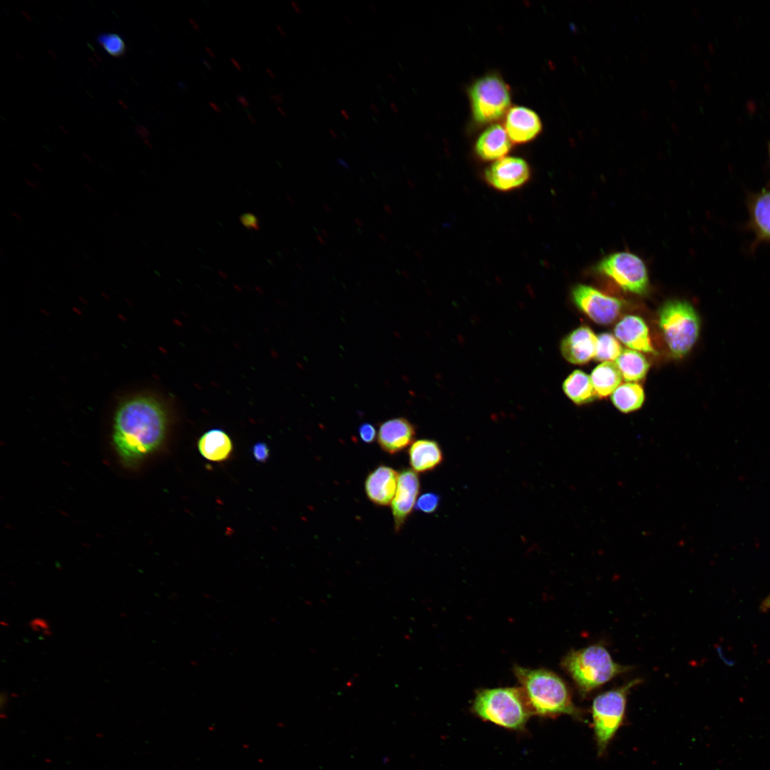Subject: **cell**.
<instances>
[{
  "mask_svg": "<svg viewBox=\"0 0 770 770\" xmlns=\"http://www.w3.org/2000/svg\"><path fill=\"white\" fill-rule=\"evenodd\" d=\"M167 415L163 404L149 395L123 401L115 410L112 440L123 463L135 465L156 451L164 441Z\"/></svg>",
  "mask_w": 770,
  "mask_h": 770,
  "instance_id": "obj_1",
  "label": "cell"
},
{
  "mask_svg": "<svg viewBox=\"0 0 770 770\" xmlns=\"http://www.w3.org/2000/svg\"><path fill=\"white\" fill-rule=\"evenodd\" d=\"M514 672L533 713L578 714L565 682L554 672L521 667H515Z\"/></svg>",
  "mask_w": 770,
  "mask_h": 770,
  "instance_id": "obj_2",
  "label": "cell"
},
{
  "mask_svg": "<svg viewBox=\"0 0 770 770\" xmlns=\"http://www.w3.org/2000/svg\"><path fill=\"white\" fill-rule=\"evenodd\" d=\"M473 709L481 719L511 729L523 728L533 713L521 687L481 689Z\"/></svg>",
  "mask_w": 770,
  "mask_h": 770,
  "instance_id": "obj_3",
  "label": "cell"
},
{
  "mask_svg": "<svg viewBox=\"0 0 770 770\" xmlns=\"http://www.w3.org/2000/svg\"><path fill=\"white\" fill-rule=\"evenodd\" d=\"M563 664L582 692L587 693L627 672L630 667L616 663L599 644L570 652Z\"/></svg>",
  "mask_w": 770,
  "mask_h": 770,
  "instance_id": "obj_4",
  "label": "cell"
},
{
  "mask_svg": "<svg viewBox=\"0 0 770 770\" xmlns=\"http://www.w3.org/2000/svg\"><path fill=\"white\" fill-rule=\"evenodd\" d=\"M659 326L674 356H684L694 345L700 331L699 317L687 302L673 299L664 303L659 312Z\"/></svg>",
  "mask_w": 770,
  "mask_h": 770,
  "instance_id": "obj_5",
  "label": "cell"
},
{
  "mask_svg": "<svg viewBox=\"0 0 770 770\" xmlns=\"http://www.w3.org/2000/svg\"><path fill=\"white\" fill-rule=\"evenodd\" d=\"M640 682V679L632 680L625 685L598 695L594 699V729L600 754L622 720L628 692Z\"/></svg>",
  "mask_w": 770,
  "mask_h": 770,
  "instance_id": "obj_6",
  "label": "cell"
},
{
  "mask_svg": "<svg viewBox=\"0 0 770 770\" xmlns=\"http://www.w3.org/2000/svg\"><path fill=\"white\" fill-rule=\"evenodd\" d=\"M469 93L473 117L480 123L500 118L510 102L508 86L495 75L478 79L470 88Z\"/></svg>",
  "mask_w": 770,
  "mask_h": 770,
  "instance_id": "obj_7",
  "label": "cell"
},
{
  "mask_svg": "<svg viewBox=\"0 0 770 770\" xmlns=\"http://www.w3.org/2000/svg\"><path fill=\"white\" fill-rule=\"evenodd\" d=\"M596 270L612 279L625 291L644 294L648 287V274L644 262L637 255L620 252L603 258Z\"/></svg>",
  "mask_w": 770,
  "mask_h": 770,
  "instance_id": "obj_8",
  "label": "cell"
},
{
  "mask_svg": "<svg viewBox=\"0 0 770 770\" xmlns=\"http://www.w3.org/2000/svg\"><path fill=\"white\" fill-rule=\"evenodd\" d=\"M571 294L575 305L600 324H608L615 321L623 305L620 299L585 284L575 286Z\"/></svg>",
  "mask_w": 770,
  "mask_h": 770,
  "instance_id": "obj_9",
  "label": "cell"
},
{
  "mask_svg": "<svg viewBox=\"0 0 770 770\" xmlns=\"http://www.w3.org/2000/svg\"><path fill=\"white\" fill-rule=\"evenodd\" d=\"M530 178L527 163L517 157H504L491 165L485 173L486 181L500 190H510L523 185Z\"/></svg>",
  "mask_w": 770,
  "mask_h": 770,
  "instance_id": "obj_10",
  "label": "cell"
},
{
  "mask_svg": "<svg viewBox=\"0 0 770 770\" xmlns=\"http://www.w3.org/2000/svg\"><path fill=\"white\" fill-rule=\"evenodd\" d=\"M420 491L419 478L415 471L404 468L399 473L397 489L391 502L394 530L399 532L415 508Z\"/></svg>",
  "mask_w": 770,
  "mask_h": 770,
  "instance_id": "obj_11",
  "label": "cell"
},
{
  "mask_svg": "<svg viewBox=\"0 0 770 770\" xmlns=\"http://www.w3.org/2000/svg\"><path fill=\"white\" fill-rule=\"evenodd\" d=\"M416 427L407 419L396 417L380 423L377 442L380 448L389 454H396L413 443Z\"/></svg>",
  "mask_w": 770,
  "mask_h": 770,
  "instance_id": "obj_12",
  "label": "cell"
},
{
  "mask_svg": "<svg viewBox=\"0 0 770 770\" xmlns=\"http://www.w3.org/2000/svg\"><path fill=\"white\" fill-rule=\"evenodd\" d=\"M399 473L386 465H379L366 476L364 488L369 500L378 506L391 504L399 481Z\"/></svg>",
  "mask_w": 770,
  "mask_h": 770,
  "instance_id": "obj_13",
  "label": "cell"
},
{
  "mask_svg": "<svg viewBox=\"0 0 770 770\" xmlns=\"http://www.w3.org/2000/svg\"><path fill=\"white\" fill-rule=\"evenodd\" d=\"M597 337L586 326H581L568 334L560 343V351L570 363L583 364L595 358Z\"/></svg>",
  "mask_w": 770,
  "mask_h": 770,
  "instance_id": "obj_14",
  "label": "cell"
},
{
  "mask_svg": "<svg viewBox=\"0 0 770 770\" xmlns=\"http://www.w3.org/2000/svg\"><path fill=\"white\" fill-rule=\"evenodd\" d=\"M505 127L510 140L520 143L532 140L539 133L541 122L533 111L516 106L509 110Z\"/></svg>",
  "mask_w": 770,
  "mask_h": 770,
  "instance_id": "obj_15",
  "label": "cell"
},
{
  "mask_svg": "<svg viewBox=\"0 0 770 770\" xmlns=\"http://www.w3.org/2000/svg\"><path fill=\"white\" fill-rule=\"evenodd\" d=\"M747 207L748 227L754 232L756 242H770V190L750 195Z\"/></svg>",
  "mask_w": 770,
  "mask_h": 770,
  "instance_id": "obj_16",
  "label": "cell"
},
{
  "mask_svg": "<svg viewBox=\"0 0 770 770\" xmlns=\"http://www.w3.org/2000/svg\"><path fill=\"white\" fill-rule=\"evenodd\" d=\"M616 338L633 350L655 354L649 336V330L640 317L628 315L615 327Z\"/></svg>",
  "mask_w": 770,
  "mask_h": 770,
  "instance_id": "obj_17",
  "label": "cell"
},
{
  "mask_svg": "<svg viewBox=\"0 0 770 770\" xmlns=\"http://www.w3.org/2000/svg\"><path fill=\"white\" fill-rule=\"evenodd\" d=\"M408 454L411 469L417 473L433 470L443 459L439 444L431 439H419L413 442Z\"/></svg>",
  "mask_w": 770,
  "mask_h": 770,
  "instance_id": "obj_18",
  "label": "cell"
},
{
  "mask_svg": "<svg viewBox=\"0 0 770 770\" xmlns=\"http://www.w3.org/2000/svg\"><path fill=\"white\" fill-rule=\"evenodd\" d=\"M510 140L500 125L488 127L476 143L477 155L484 160H499L510 149Z\"/></svg>",
  "mask_w": 770,
  "mask_h": 770,
  "instance_id": "obj_19",
  "label": "cell"
},
{
  "mask_svg": "<svg viewBox=\"0 0 770 770\" xmlns=\"http://www.w3.org/2000/svg\"><path fill=\"white\" fill-rule=\"evenodd\" d=\"M198 449L206 459L219 462L227 459L232 450L228 435L221 429L213 428L205 432L198 441Z\"/></svg>",
  "mask_w": 770,
  "mask_h": 770,
  "instance_id": "obj_20",
  "label": "cell"
},
{
  "mask_svg": "<svg viewBox=\"0 0 770 770\" xmlns=\"http://www.w3.org/2000/svg\"><path fill=\"white\" fill-rule=\"evenodd\" d=\"M563 389L576 404H583L598 398L590 376L580 370H575L564 381Z\"/></svg>",
  "mask_w": 770,
  "mask_h": 770,
  "instance_id": "obj_21",
  "label": "cell"
},
{
  "mask_svg": "<svg viewBox=\"0 0 770 770\" xmlns=\"http://www.w3.org/2000/svg\"><path fill=\"white\" fill-rule=\"evenodd\" d=\"M622 376L615 362L604 361L596 366L590 375L598 398L612 394L620 385Z\"/></svg>",
  "mask_w": 770,
  "mask_h": 770,
  "instance_id": "obj_22",
  "label": "cell"
},
{
  "mask_svg": "<svg viewBox=\"0 0 770 770\" xmlns=\"http://www.w3.org/2000/svg\"><path fill=\"white\" fill-rule=\"evenodd\" d=\"M623 379L626 381H638L642 379L649 369V363L639 351L624 349L615 360Z\"/></svg>",
  "mask_w": 770,
  "mask_h": 770,
  "instance_id": "obj_23",
  "label": "cell"
},
{
  "mask_svg": "<svg viewBox=\"0 0 770 770\" xmlns=\"http://www.w3.org/2000/svg\"><path fill=\"white\" fill-rule=\"evenodd\" d=\"M612 401L620 411L629 413L639 409L645 400L644 391L637 383L620 385L612 394Z\"/></svg>",
  "mask_w": 770,
  "mask_h": 770,
  "instance_id": "obj_24",
  "label": "cell"
},
{
  "mask_svg": "<svg viewBox=\"0 0 770 770\" xmlns=\"http://www.w3.org/2000/svg\"><path fill=\"white\" fill-rule=\"evenodd\" d=\"M622 351V348L615 337L610 333H602L597 336V351L595 359L600 361L616 360Z\"/></svg>",
  "mask_w": 770,
  "mask_h": 770,
  "instance_id": "obj_25",
  "label": "cell"
},
{
  "mask_svg": "<svg viewBox=\"0 0 770 770\" xmlns=\"http://www.w3.org/2000/svg\"><path fill=\"white\" fill-rule=\"evenodd\" d=\"M97 41L104 50L114 57H121L126 51L122 37L114 33H103L97 36Z\"/></svg>",
  "mask_w": 770,
  "mask_h": 770,
  "instance_id": "obj_26",
  "label": "cell"
},
{
  "mask_svg": "<svg viewBox=\"0 0 770 770\" xmlns=\"http://www.w3.org/2000/svg\"><path fill=\"white\" fill-rule=\"evenodd\" d=\"M439 499V496L435 493H425L417 499L415 509L424 513H432L437 509Z\"/></svg>",
  "mask_w": 770,
  "mask_h": 770,
  "instance_id": "obj_27",
  "label": "cell"
},
{
  "mask_svg": "<svg viewBox=\"0 0 770 770\" xmlns=\"http://www.w3.org/2000/svg\"><path fill=\"white\" fill-rule=\"evenodd\" d=\"M358 433L364 443L370 444L376 440L377 433L374 425L365 422L359 427Z\"/></svg>",
  "mask_w": 770,
  "mask_h": 770,
  "instance_id": "obj_28",
  "label": "cell"
},
{
  "mask_svg": "<svg viewBox=\"0 0 770 770\" xmlns=\"http://www.w3.org/2000/svg\"><path fill=\"white\" fill-rule=\"evenodd\" d=\"M240 221L243 226L248 230H258L260 228L258 218L253 213H243L240 217Z\"/></svg>",
  "mask_w": 770,
  "mask_h": 770,
  "instance_id": "obj_29",
  "label": "cell"
},
{
  "mask_svg": "<svg viewBox=\"0 0 770 770\" xmlns=\"http://www.w3.org/2000/svg\"><path fill=\"white\" fill-rule=\"evenodd\" d=\"M252 453L255 458L260 462H265L269 456L268 447L263 443L255 444L253 447Z\"/></svg>",
  "mask_w": 770,
  "mask_h": 770,
  "instance_id": "obj_30",
  "label": "cell"
},
{
  "mask_svg": "<svg viewBox=\"0 0 770 770\" xmlns=\"http://www.w3.org/2000/svg\"><path fill=\"white\" fill-rule=\"evenodd\" d=\"M716 651L719 659L728 667H733L735 664V661L727 657L724 650L721 646H717Z\"/></svg>",
  "mask_w": 770,
  "mask_h": 770,
  "instance_id": "obj_31",
  "label": "cell"
},
{
  "mask_svg": "<svg viewBox=\"0 0 770 770\" xmlns=\"http://www.w3.org/2000/svg\"><path fill=\"white\" fill-rule=\"evenodd\" d=\"M31 627L35 631H43L47 632L48 628V625L44 620L41 619L34 620L31 623Z\"/></svg>",
  "mask_w": 770,
  "mask_h": 770,
  "instance_id": "obj_32",
  "label": "cell"
},
{
  "mask_svg": "<svg viewBox=\"0 0 770 770\" xmlns=\"http://www.w3.org/2000/svg\"><path fill=\"white\" fill-rule=\"evenodd\" d=\"M759 610L762 613H766L770 611V593L761 601Z\"/></svg>",
  "mask_w": 770,
  "mask_h": 770,
  "instance_id": "obj_33",
  "label": "cell"
},
{
  "mask_svg": "<svg viewBox=\"0 0 770 770\" xmlns=\"http://www.w3.org/2000/svg\"><path fill=\"white\" fill-rule=\"evenodd\" d=\"M23 181L26 185L31 188L32 189H34V190H38V191L41 190V187L37 183L31 180L29 178H24Z\"/></svg>",
  "mask_w": 770,
  "mask_h": 770,
  "instance_id": "obj_34",
  "label": "cell"
},
{
  "mask_svg": "<svg viewBox=\"0 0 770 770\" xmlns=\"http://www.w3.org/2000/svg\"><path fill=\"white\" fill-rule=\"evenodd\" d=\"M237 102L245 108H247L250 106V102L246 97L242 95H237L236 96Z\"/></svg>",
  "mask_w": 770,
  "mask_h": 770,
  "instance_id": "obj_35",
  "label": "cell"
},
{
  "mask_svg": "<svg viewBox=\"0 0 770 770\" xmlns=\"http://www.w3.org/2000/svg\"><path fill=\"white\" fill-rule=\"evenodd\" d=\"M271 99L277 104H281L284 100L282 95L280 93L272 95Z\"/></svg>",
  "mask_w": 770,
  "mask_h": 770,
  "instance_id": "obj_36",
  "label": "cell"
},
{
  "mask_svg": "<svg viewBox=\"0 0 770 770\" xmlns=\"http://www.w3.org/2000/svg\"><path fill=\"white\" fill-rule=\"evenodd\" d=\"M189 22H190V25H191V26H192V28H193V29H195V31H196L197 32H198V33H201V29H200V26L198 25V24L197 23V21H196L195 20H194L193 19H191V18H190V19H189Z\"/></svg>",
  "mask_w": 770,
  "mask_h": 770,
  "instance_id": "obj_37",
  "label": "cell"
},
{
  "mask_svg": "<svg viewBox=\"0 0 770 770\" xmlns=\"http://www.w3.org/2000/svg\"><path fill=\"white\" fill-rule=\"evenodd\" d=\"M230 61H231L232 63L236 68V69L237 71H242V66H241V64L240 63V62L237 60H236L233 57H231Z\"/></svg>",
  "mask_w": 770,
  "mask_h": 770,
  "instance_id": "obj_38",
  "label": "cell"
},
{
  "mask_svg": "<svg viewBox=\"0 0 770 770\" xmlns=\"http://www.w3.org/2000/svg\"><path fill=\"white\" fill-rule=\"evenodd\" d=\"M209 105L213 111L217 113H220L222 111L220 107L217 103L210 101Z\"/></svg>",
  "mask_w": 770,
  "mask_h": 770,
  "instance_id": "obj_39",
  "label": "cell"
},
{
  "mask_svg": "<svg viewBox=\"0 0 770 770\" xmlns=\"http://www.w3.org/2000/svg\"><path fill=\"white\" fill-rule=\"evenodd\" d=\"M291 5H292L293 9L297 13H300L301 12V8H300L299 5L297 2H295L294 1H291Z\"/></svg>",
  "mask_w": 770,
  "mask_h": 770,
  "instance_id": "obj_40",
  "label": "cell"
},
{
  "mask_svg": "<svg viewBox=\"0 0 770 770\" xmlns=\"http://www.w3.org/2000/svg\"><path fill=\"white\" fill-rule=\"evenodd\" d=\"M200 61L208 70H212V65L206 59L200 58Z\"/></svg>",
  "mask_w": 770,
  "mask_h": 770,
  "instance_id": "obj_41",
  "label": "cell"
},
{
  "mask_svg": "<svg viewBox=\"0 0 770 770\" xmlns=\"http://www.w3.org/2000/svg\"><path fill=\"white\" fill-rule=\"evenodd\" d=\"M11 215H12V217H14V219H16V220H19V221H21V220H22V217H21V215H20V214H19L18 212H14V211H12V212H11Z\"/></svg>",
  "mask_w": 770,
  "mask_h": 770,
  "instance_id": "obj_42",
  "label": "cell"
},
{
  "mask_svg": "<svg viewBox=\"0 0 770 770\" xmlns=\"http://www.w3.org/2000/svg\"><path fill=\"white\" fill-rule=\"evenodd\" d=\"M205 50H206L207 53H208V55L210 56H211L212 58L215 57V53L214 51L211 48H210L208 46H206Z\"/></svg>",
  "mask_w": 770,
  "mask_h": 770,
  "instance_id": "obj_43",
  "label": "cell"
},
{
  "mask_svg": "<svg viewBox=\"0 0 770 770\" xmlns=\"http://www.w3.org/2000/svg\"><path fill=\"white\" fill-rule=\"evenodd\" d=\"M266 72L271 78H273V79L275 78V75H274V72L270 68H266Z\"/></svg>",
  "mask_w": 770,
  "mask_h": 770,
  "instance_id": "obj_44",
  "label": "cell"
},
{
  "mask_svg": "<svg viewBox=\"0 0 770 770\" xmlns=\"http://www.w3.org/2000/svg\"><path fill=\"white\" fill-rule=\"evenodd\" d=\"M247 118L252 124H256L257 123V120H256L255 118L252 114L248 113L247 114Z\"/></svg>",
  "mask_w": 770,
  "mask_h": 770,
  "instance_id": "obj_45",
  "label": "cell"
},
{
  "mask_svg": "<svg viewBox=\"0 0 770 770\" xmlns=\"http://www.w3.org/2000/svg\"><path fill=\"white\" fill-rule=\"evenodd\" d=\"M276 28H277V30L281 34V36H285V35H286L285 31H284L283 28L281 26L277 25Z\"/></svg>",
  "mask_w": 770,
  "mask_h": 770,
  "instance_id": "obj_46",
  "label": "cell"
},
{
  "mask_svg": "<svg viewBox=\"0 0 770 770\" xmlns=\"http://www.w3.org/2000/svg\"><path fill=\"white\" fill-rule=\"evenodd\" d=\"M340 112L345 119L349 120L350 118L349 113L344 109H342Z\"/></svg>",
  "mask_w": 770,
  "mask_h": 770,
  "instance_id": "obj_47",
  "label": "cell"
},
{
  "mask_svg": "<svg viewBox=\"0 0 770 770\" xmlns=\"http://www.w3.org/2000/svg\"><path fill=\"white\" fill-rule=\"evenodd\" d=\"M83 187H84V188H85V189H86V190L87 191H88V192H93V188H92V187H91V186L90 185H88V183H84V184H83Z\"/></svg>",
  "mask_w": 770,
  "mask_h": 770,
  "instance_id": "obj_48",
  "label": "cell"
},
{
  "mask_svg": "<svg viewBox=\"0 0 770 770\" xmlns=\"http://www.w3.org/2000/svg\"><path fill=\"white\" fill-rule=\"evenodd\" d=\"M390 106L394 112H399V108L394 103H391Z\"/></svg>",
  "mask_w": 770,
  "mask_h": 770,
  "instance_id": "obj_49",
  "label": "cell"
},
{
  "mask_svg": "<svg viewBox=\"0 0 770 770\" xmlns=\"http://www.w3.org/2000/svg\"><path fill=\"white\" fill-rule=\"evenodd\" d=\"M277 110L282 116H286V112L280 106H277Z\"/></svg>",
  "mask_w": 770,
  "mask_h": 770,
  "instance_id": "obj_50",
  "label": "cell"
},
{
  "mask_svg": "<svg viewBox=\"0 0 770 770\" xmlns=\"http://www.w3.org/2000/svg\"><path fill=\"white\" fill-rule=\"evenodd\" d=\"M371 108L374 113H379V111L378 110V108L374 103L371 104Z\"/></svg>",
  "mask_w": 770,
  "mask_h": 770,
  "instance_id": "obj_51",
  "label": "cell"
},
{
  "mask_svg": "<svg viewBox=\"0 0 770 770\" xmlns=\"http://www.w3.org/2000/svg\"><path fill=\"white\" fill-rule=\"evenodd\" d=\"M33 165L38 171H40V172L43 171L42 168L39 165H38L36 163H34Z\"/></svg>",
  "mask_w": 770,
  "mask_h": 770,
  "instance_id": "obj_52",
  "label": "cell"
},
{
  "mask_svg": "<svg viewBox=\"0 0 770 770\" xmlns=\"http://www.w3.org/2000/svg\"><path fill=\"white\" fill-rule=\"evenodd\" d=\"M178 86H179V87H180V88H181L182 89H184V90H185V89H186V88H185V87L184 86L185 85H184V83H182L179 82V83H178Z\"/></svg>",
  "mask_w": 770,
  "mask_h": 770,
  "instance_id": "obj_53",
  "label": "cell"
},
{
  "mask_svg": "<svg viewBox=\"0 0 770 770\" xmlns=\"http://www.w3.org/2000/svg\"><path fill=\"white\" fill-rule=\"evenodd\" d=\"M329 131H330V133L334 136V138H337V135L335 134L334 130H333L332 129H330Z\"/></svg>",
  "mask_w": 770,
  "mask_h": 770,
  "instance_id": "obj_54",
  "label": "cell"
},
{
  "mask_svg": "<svg viewBox=\"0 0 770 770\" xmlns=\"http://www.w3.org/2000/svg\"><path fill=\"white\" fill-rule=\"evenodd\" d=\"M768 153H769V165H770V143H769V145H768Z\"/></svg>",
  "mask_w": 770,
  "mask_h": 770,
  "instance_id": "obj_55",
  "label": "cell"
},
{
  "mask_svg": "<svg viewBox=\"0 0 770 770\" xmlns=\"http://www.w3.org/2000/svg\"><path fill=\"white\" fill-rule=\"evenodd\" d=\"M389 78H391V80L392 81H395V78H394V76H393V74H391V73H389Z\"/></svg>",
  "mask_w": 770,
  "mask_h": 770,
  "instance_id": "obj_56",
  "label": "cell"
},
{
  "mask_svg": "<svg viewBox=\"0 0 770 770\" xmlns=\"http://www.w3.org/2000/svg\"><path fill=\"white\" fill-rule=\"evenodd\" d=\"M113 215H114L115 216H116V217H120V214H118V213H116L115 212H113Z\"/></svg>",
  "mask_w": 770,
  "mask_h": 770,
  "instance_id": "obj_57",
  "label": "cell"
},
{
  "mask_svg": "<svg viewBox=\"0 0 770 770\" xmlns=\"http://www.w3.org/2000/svg\"><path fill=\"white\" fill-rule=\"evenodd\" d=\"M344 19H346V21H348L349 23H350V21H349V18H348V17H347V16H346V15H344Z\"/></svg>",
  "mask_w": 770,
  "mask_h": 770,
  "instance_id": "obj_58",
  "label": "cell"
}]
</instances>
